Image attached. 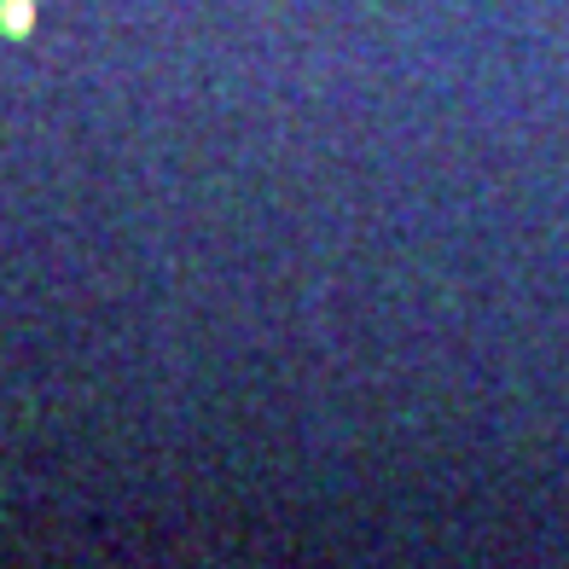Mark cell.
<instances>
[{
	"label": "cell",
	"mask_w": 569,
	"mask_h": 569,
	"mask_svg": "<svg viewBox=\"0 0 569 569\" xmlns=\"http://www.w3.org/2000/svg\"><path fill=\"white\" fill-rule=\"evenodd\" d=\"M0 36H36V0H0Z\"/></svg>",
	"instance_id": "cell-1"
}]
</instances>
